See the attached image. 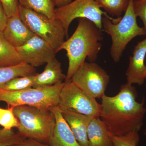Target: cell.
<instances>
[{
	"label": "cell",
	"instance_id": "cell-1",
	"mask_svg": "<svg viewBox=\"0 0 146 146\" xmlns=\"http://www.w3.org/2000/svg\"><path fill=\"white\" fill-rule=\"evenodd\" d=\"M137 96L135 87L127 82L116 96L101 98L100 118L113 135L124 136L141 130L146 108L143 100L137 101Z\"/></svg>",
	"mask_w": 146,
	"mask_h": 146
},
{
	"label": "cell",
	"instance_id": "cell-2",
	"mask_svg": "<svg viewBox=\"0 0 146 146\" xmlns=\"http://www.w3.org/2000/svg\"><path fill=\"white\" fill-rule=\"evenodd\" d=\"M102 30L92 21L80 18L75 31L60 46L58 52L66 51L69 65L65 82L71 80L73 75L86 59L95 62L101 49Z\"/></svg>",
	"mask_w": 146,
	"mask_h": 146
},
{
	"label": "cell",
	"instance_id": "cell-3",
	"mask_svg": "<svg viewBox=\"0 0 146 146\" xmlns=\"http://www.w3.org/2000/svg\"><path fill=\"white\" fill-rule=\"evenodd\" d=\"M133 0L129 1L127 8L123 17L115 19L108 14L104 15L102 20V29L110 35L112 45L110 54L115 63L119 62L127 46L137 36H146V31L138 25L137 16L133 10Z\"/></svg>",
	"mask_w": 146,
	"mask_h": 146
},
{
	"label": "cell",
	"instance_id": "cell-4",
	"mask_svg": "<svg viewBox=\"0 0 146 146\" xmlns=\"http://www.w3.org/2000/svg\"><path fill=\"white\" fill-rule=\"evenodd\" d=\"M13 112L19 123L18 133L26 138L49 144L56 123L50 110L22 105L14 107Z\"/></svg>",
	"mask_w": 146,
	"mask_h": 146
},
{
	"label": "cell",
	"instance_id": "cell-5",
	"mask_svg": "<svg viewBox=\"0 0 146 146\" xmlns=\"http://www.w3.org/2000/svg\"><path fill=\"white\" fill-rule=\"evenodd\" d=\"M64 82L52 86L32 88L20 91H10L0 89V102L14 107L26 105L49 109L58 106L59 95Z\"/></svg>",
	"mask_w": 146,
	"mask_h": 146
},
{
	"label": "cell",
	"instance_id": "cell-6",
	"mask_svg": "<svg viewBox=\"0 0 146 146\" xmlns=\"http://www.w3.org/2000/svg\"><path fill=\"white\" fill-rule=\"evenodd\" d=\"M18 14L24 23L35 35L46 41L58 52L60 46L68 35L63 25L56 19L19 5Z\"/></svg>",
	"mask_w": 146,
	"mask_h": 146
},
{
	"label": "cell",
	"instance_id": "cell-7",
	"mask_svg": "<svg viewBox=\"0 0 146 146\" xmlns=\"http://www.w3.org/2000/svg\"><path fill=\"white\" fill-rule=\"evenodd\" d=\"M60 110L70 111L92 118L100 116L101 104L80 89L72 82H65L59 95Z\"/></svg>",
	"mask_w": 146,
	"mask_h": 146
},
{
	"label": "cell",
	"instance_id": "cell-8",
	"mask_svg": "<svg viewBox=\"0 0 146 146\" xmlns=\"http://www.w3.org/2000/svg\"><path fill=\"white\" fill-rule=\"evenodd\" d=\"M73 83L85 93L95 98H101L110 82V76L104 69L95 62H85L73 75Z\"/></svg>",
	"mask_w": 146,
	"mask_h": 146
},
{
	"label": "cell",
	"instance_id": "cell-9",
	"mask_svg": "<svg viewBox=\"0 0 146 146\" xmlns=\"http://www.w3.org/2000/svg\"><path fill=\"white\" fill-rule=\"evenodd\" d=\"M107 14L95 0H74L67 5L55 9L54 18L60 21L68 35L70 25L76 18H86L102 29L103 16Z\"/></svg>",
	"mask_w": 146,
	"mask_h": 146
},
{
	"label": "cell",
	"instance_id": "cell-10",
	"mask_svg": "<svg viewBox=\"0 0 146 146\" xmlns=\"http://www.w3.org/2000/svg\"><path fill=\"white\" fill-rule=\"evenodd\" d=\"M16 48L23 62L34 68L46 64L56 54L46 41L35 35L25 44Z\"/></svg>",
	"mask_w": 146,
	"mask_h": 146
},
{
	"label": "cell",
	"instance_id": "cell-11",
	"mask_svg": "<svg viewBox=\"0 0 146 146\" xmlns=\"http://www.w3.org/2000/svg\"><path fill=\"white\" fill-rule=\"evenodd\" d=\"M146 55V38L138 42L135 46L132 55L129 57L128 67L125 73L127 83L142 85L146 79V65L145 58Z\"/></svg>",
	"mask_w": 146,
	"mask_h": 146
},
{
	"label": "cell",
	"instance_id": "cell-12",
	"mask_svg": "<svg viewBox=\"0 0 146 146\" xmlns=\"http://www.w3.org/2000/svg\"><path fill=\"white\" fill-rule=\"evenodd\" d=\"M49 110L54 115L56 123L49 145L51 146H81L63 118L58 106Z\"/></svg>",
	"mask_w": 146,
	"mask_h": 146
},
{
	"label": "cell",
	"instance_id": "cell-13",
	"mask_svg": "<svg viewBox=\"0 0 146 146\" xmlns=\"http://www.w3.org/2000/svg\"><path fill=\"white\" fill-rule=\"evenodd\" d=\"M3 33L5 39L16 48L25 44L35 35L18 14L8 18Z\"/></svg>",
	"mask_w": 146,
	"mask_h": 146
},
{
	"label": "cell",
	"instance_id": "cell-14",
	"mask_svg": "<svg viewBox=\"0 0 146 146\" xmlns=\"http://www.w3.org/2000/svg\"><path fill=\"white\" fill-rule=\"evenodd\" d=\"M61 112L79 144L81 146H89L87 129L92 118L72 111Z\"/></svg>",
	"mask_w": 146,
	"mask_h": 146
},
{
	"label": "cell",
	"instance_id": "cell-15",
	"mask_svg": "<svg viewBox=\"0 0 146 146\" xmlns=\"http://www.w3.org/2000/svg\"><path fill=\"white\" fill-rule=\"evenodd\" d=\"M66 78V75L63 74L61 63L55 57L46 63L44 70L42 73L35 74L33 87L52 86L63 82Z\"/></svg>",
	"mask_w": 146,
	"mask_h": 146
},
{
	"label": "cell",
	"instance_id": "cell-16",
	"mask_svg": "<svg viewBox=\"0 0 146 146\" xmlns=\"http://www.w3.org/2000/svg\"><path fill=\"white\" fill-rule=\"evenodd\" d=\"M112 134L100 117L92 118L87 129L89 146H113Z\"/></svg>",
	"mask_w": 146,
	"mask_h": 146
},
{
	"label": "cell",
	"instance_id": "cell-17",
	"mask_svg": "<svg viewBox=\"0 0 146 146\" xmlns=\"http://www.w3.org/2000/svg\"><path fill=\"white\" fill-rule=\"evenodd\" d=\"M35 74V68L24 62L13 66L0 67V87L16 78Z\"/></svg>",
	"mask_w": 146,
	"mask_h": 146
},
{
	"label": "cell",
	"instance_id": "cell-18",
	"mask_svg": "<svg viewBox=\"0 0 146 146\" xmlns=\"http://www.w3.org/2000/svg\"><path fill=\"white\" fill-rule=\"evenodd\" d=\"M23 62L16 48L5 39L0 31V67L13 66Z\"/></svg>",
	"mask_w": 146,
	"mask_h": 146
},
{
	"label": "cell",
	"instance_id": "cell-19",
	"mask_svg": "<svg viewBox=\"0 0 146 146\" xmlns=\"http://www.w3.org/2000/svg\"><path fill=\"white\" fill-rule=\"evenodd\" d=\"M19 5L55 19V5L53 0H18Z\"/></svg>",
	"mask_w": 146,
	"mask_h": 146
},
{
	"label": "cell",
	"instance_id": "cell-20",
	"mask_svg": "<svg viewBox=\"0 0 146 146\" xmlns=\"http://www.w3.org/2000/svg\"><path fill=\"white\" fill-rule=\"evenodd\" d=\"M129 0H95L101 9L110 16L121 17L127 8Z\"/></svg>",
	"mask_w": 146,
	"mask_h": 146
},
{
	"label": "cell",
	"instance_id": "cell-21",
	"mask_svg": "<svg viewBox=\"0 0 146 146\" xmlns=\"http://www.w3.org/2000/svg\"><path fill=\"white\" fill-rule=\"evenodd\" d=\"M35 74L16 78L1 86L0 89L7 91H16L33 87Z\"/></svg>",
	"mask_w": 146,
	"mask_h": 146
},
{
	"label": "cell",
	"instance_id": "cell-22",
	"mask_svg": "<svg viewBox=\"0 0 146 146\" xmlns=\"http://www.w3.org/2000/svg\"><path fill=\"white\" fill-rule=\"evenodd\" d=\"M14 107L13 106H8L7 108L0 107V125L5 129L11 130L13 127H18L19 123L13 112Z\"/></svg>",
	"mask_w": 146,
	"mask_h": 146
},
{
	"label": "cell",
	"instance_id": "cell-23",
	"mask_svg": "<svg viewBox=\"0 0 146 146\" xmlns=\"http://www.w3.org/2000/svg\"><path fill=\"white\" fill-rule=\"evenodd\" d=\"M26 138L12 129H0V146H11L23 141Z\"/></svg>",
	"mask_w": 146,
	"mask_h": 146
},
{
	"label": "cell",
	"instance_id": "cell-24",
	"mask_svg": "<svg viewBox=\"0 0 146 146\" xmlns=\"http://www.w3.org/2000/svg\"><path fill=\"white\" fill-rule=\"evenodd\" d=\"M113 146H137L140 138L138 132H131L124 136L112 135Z\"/></svg>",
	"mask_w": 146,
	"mask_h": 146
},
{
	"label": "cell",
	"instance_id": "cell-25",
	"mask_svg": "<svg viewBox=\"0 0 146 146\" xmlns=\"http://www.w3.org/2000/svg\"><path fill=\"white\" fill-rule=\"evenodd\" d=\"M133 6L134 13L142 20L146 31V0H133Z\"/></svg>",
	"mask_w": 146,
	"mask_h": 146
},
{
	"label": "cell",
	"instance_id": "cell-26",
	"mask_svg": "<svg viewBox=\"0 0 146 146\" xmlns=\"http://www.w3.org/2000/svg\"><path fill=\"white\" fill-rule=\"evenodd\" d=\"M8 18L18 14V0H0Z\"/></svg>",
	"mask_w": 146,
	"mask_h": 146
},
{
	"label": "cell",
	"instance_id": "cell-27",
	"mask_svg": "<svg viewBox=\"0 0 146 146\" xmlns=\"http://www.w3.org/2000/svg\"><path fill=\"white\" fill-rule=\"evenodd\" d=\"M11 146H51L50 145L42 143L39 141L31 138H26L19 143Z\"/></svg>",
	"mask_w": 146,
	"mask_h": 146
},
{
	"label": "cell",
	"instance_id": "cell-28",
	"mask_svg": "<svg viewBox=\"0 0 146 146\" xmlns=\"http://www.w3.org/2000/svg\"><path fill=\"white\" fill-rule=\"evenodd\" d=\"M8 17L0 2V31L3 32L7 23Z\"/></svg>",
	"mask_w": 146,
	"mask_h": 146
},
{
	"label": "cell",
	"instance_id": "cell-29",
	"mask_svg": "<svg viewBox=\"0 0 146 146\" xmlns=\"http://www.w3.org/2000/svg\"><path fill=\"white\" fill-rule=\"evenodd\" d=\"M55 6L60 7L69 4L74 0H53Z\"/></svg>",
	"mask_w": 146,
	"mask_h": 146
},
{
	"label": "cell",
	"instance_id": "cell-30",
	"mask_svg": "<svg viewBox=\"0 0 146 146\" xmlns=\"http://www.w3.org/2000/svg\"><path fill=\"white\" fill-rule=\"evenodd\" d=\"M145 87L146 89V82L145 83ZM144 134H145V136H146V129H145V131H144Z\"/></svg>",
	"mask_w": 146,
	"mask_h": 146
},
{
	"label": "cell",
	"instance_id": "cell-31",
	"mask_svg": "<svg viewBox=\"0 0 146 146\" xmlns=\"http://www.w3.org/2000/svg\"><path fill=\"white\" fill-rule=\"evenodd\" d=\"M145 78H146V68L145 73Z\"/></svg>",
	"mask_w": 146,
	"mask_h": 146
}]
</instances>
